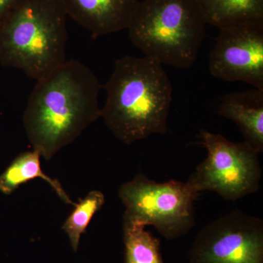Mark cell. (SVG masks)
Returning <instances> with one entry per match:
<instances>
[{"instance_id":"cell-5","label":"cell","mask_w":263,"mask_h":263,"mask_svg":"<svg viewBox=\"0 0 263 263\" xmlns=\"http://www.w3.org/2000/svg\"><path fill=\"white\" fill-rule=\"evenodd\" d=\"M125 212L124 222L155 227L168 240L186 235L195 226L193 203L199 194L182 181L157 183L140 174L119 189Z\"/></svg>"},{"instance_id":"cell-7","label":"cell","mask_w":263,"mask_h":263,"mask_svg":"<svg viewBox=\"0 0 263 263\" xmlns=\"http://www.w3.org/2000/svg\"><path fill=\"white\" fill-rule=\"evenodd\" d=\"M189 263H263V221L238 209L218 218L197 233Z\"/></svg>"},{"instance_id":"cell-12","label":"cell","mask_w":263,"mask_h":263,"mask_svg":"<svg viewBox=\"0 0 263 263\" xmlns=\"http://www.w3.org/2000/svg\"><path fill=\"white\" fill-rule=\"evenodd\" d=\"M41 157L40 154L34 150L23 152L17 156L0 175V192L4 195H11L21 185L40 178L51 186L62 201L67 205H75V202L66 193L61 183L43 172L41 168Z\"/></svg>"},{"instance_id":"cell-8","label":"cell","mask_w":263,"mask_h":263,"mask_svg":"<svg viewBox=\"0 0 263 263\" xmlns=\"http://www.w3.org/2000/svg\"><path fill=\"white\" fill-rule=\"evenodd\" d=\"M209 67L221 80L240 81L263 90V24L219 29Z\"/></svg>"},{"instance_id":"cell-3","label":"cell","mask_w":263,"mask_h":263,"mask_svg":"<svg viewBox=\"0 0 263 263\" xmlns=\"http://www.w3.org/2000/svg\"><path fill=\"white\" fill-rule=\"evenodd\" d=\"M67 15L60 0H23L0 22V63L40 81L66 62Z\"/></svg>"},{"instance_id":"cell-6","label":"cell","mask_w":263,"mask_h":263,"mask_svg":"<svg viewBox=\"0 0 263 263\" xmlns=\"http://www.w3.org/2000/svg\"><path fill=\"white\" fill-rule=\"evenodd\" d=\"M199 138L208 155L186 181L195 193L209 190L235 201L258 191L262 170L259 154L252 147L205 130Z\"/></svg>"},{"instance_id":"cell-4","label":"cell","mask_w":263,"mask_h":263,"mask_svg":"<svg viewBox=\"0 0 263 263\" xmlns=\"http://www.w3.org/2000/svg\"><path fill=\"white\" fill-rule=\"evenodd\" d=\"M206 25L196 0H143L127 29L132 43L145 57L188 69L198 57Z\"/></svg>"},{"instance_id":"cell-10","label":"cell","mask_w":263,"mask_h":263,"mask_svg":"<svg viewBox=\"0 0 263 263\" xmlns=\"http://www.w3.org/2000/svg\"><path fill=\"white\" fill-rule=\"evenodd\" d=\"M218 113L238 126L246 143L263 152V90L229 93L221 99Z\"/></svg>"},{"instance_id":"cell-2","label":"cell","mask_w":263,"mask_h":263,"mask_svg":"<svg viewBox=\"0 0 263 263\" xmlns=\"http://www.w3.org/2000/svg\"><path fill=\"white\" fill-rule=\"evenodd\" d=\"M104 88L101 117L118 140L129 145L167 133L173 86L160 62L145 56L121 57Z\"/></svg>"},{"instance_id":"cell-15","label":"cell","mask_w":263,"mask_h":263,"mask_svg":"<svg viewBox=\"0 0 263 263\" xmlns=\"http://www.w3.org/2000/svg\"><path fill=\"white\" fill-rule=\"evenodd\" d=\"M23 0H0V22Z\"/></svg>"},{"instance_id":"cell-11","label":"cell","mask_w":263,"mask_h":263,"mask_svg":"<svg viewBox=\"0 0 263 263\" xmlns=\"http://www.w3.org/2000/svg\"><path fill=\"white\" fill-rule=\"evenodd\" d=\"M207 24L219 29L263 24V0H196Z\"/></svg>"},{"instance_id":"cell-9","label":"cell","mask_w":263,"mask_h":263,"mask_svg":"<svg viewBox=\"0 0 263 263\" xmlns=\"http://www.w3.org/2000/svg\"><path fill=\"white\" fill-rule=\"evenodd\" d=\"M67 16L93 38L127 29L138 0H60Z\"/></svg>"},{"instance_id":"cell-14","label":"cell","mask_w":263,"mask_h":263,"mask_svg":"<svg viewBox=\"0 0 263 263\" xmlns=\"http://www.w3.org/2000/svg\"><path fill=\"white\" fill-rule=\"evenodd\" d=\"M105 203L102 192L93 190L76 204L75 209L66 219L62 229L68 235L74 252L79 249L81 235L86 231L90 221Z\"/></svg>"},{"instance_id":"cell-1","label":"cell","mask_w":263,"mask_h":263,"mask_svg":"<svg viewBox=\"0 0 263 263\" xmlns=\"http://www.w3.org/2000/svg\"><path fill=\"white\" fill-rule=\"evenodd\" d=\"M98 77L77 60L66 61L37 81L23 123L33 150L50 160L101 117Z\"/></svg>"},{"instance_id":"cell-13","label":"cell","mask_w":263,"mask_h":263,"mask_svg":"<svg viewBox=\"0 0 263 263\" xmlns=\"http://www.w3.org/2000/svg\"><path fill=\"white\" fill-rule=\"evenodd\" d=\"M144 228L123 223L125 263H164L160 240Z\"/></svg>"}]
</instances>
